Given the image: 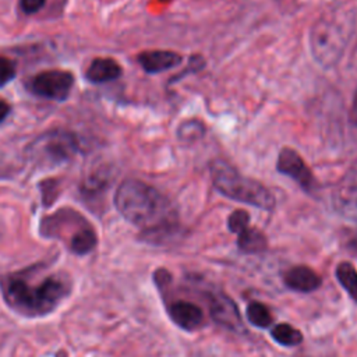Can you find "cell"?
Returning a JSON list of instances; mask_svg holds the SVG:
<instances>
[{"instance_id":"1","label":"cell","mask_w":357,"mask_h":357,"mask_svg":"<svg viewBox=\"0 0 357 357\" xmlns=\"http://www.w3.org/2000/svg\"><path fill=\"white\" fill-rule=\"evenodd\" d=\"M114 205L149 241H160L176 231L177 215L172 204L156 188L138 178H126L119 185Z\"/></svg>"},{"instance_id":"2","label":"cell","mask_w":357,"mask_h":357,"mask_svg":"<svg viewBox=\"0 0 357 357\" xmlns=\"http://www.w3.org/2000/svg\"><path fill=\"white\" fill-rule=\"evenodd\" d=\"M0 286L7 305L24 317H42L52 312L71 290L67 278L50 273L36 279L32 269L4 276Z\"/></svg>"},{"instance_id":"3","label":"cell","mask_w":357,"mask_h":357,"mask_svg":"<svg viewBox=\"0 0 357 357\" xmlns=\"http://www.w3.org/2000/svg\"><path fill=\"white\" fill-rule=\"evenodd\" d=\"M215 188L225 197L265 211L275 208L273 194L259 181L238 173L230 163L216 159L209 166Z\"/></svg>"},{"instance_id":"4","label":"cell","mask_w":357,"mask_h":357,"mask_svg":"<svg viewBox=\"0 0 357 357\" xmlns=\"http://www.w3.org/2000/svg\"><path fill=\"white\" fill-rule=\"evenodd\" d=\"M350 32L351 17L340 11L317 20L310 31V49L317 63L325 68L335 66L350 39Z\"/></svg>"},{"instance_id":"5","label":"cell","mask_w":357,"mask_h":357,"mask_svg":"<svg viewBox=\"0 0 357 357\" xmlns=\"http://www.w3.org/2000/svg\"><path fill=\"white\" fill-rule=\"evenodd\" d=\"M26 153L39 167H59L78 153V139L70 131L52 130L35 138L26 148Z\"/></svg>"},{"instance_id":"6","label":"cell","mask_w":357,"mask_h":357,"mask_svg":"<svg viewBox=\"0 0 357 357\" xmlns=\"http://www.w3.org/2000/svg\"><path fill=\"white\" fill-rule=\"evenodd\" d=\"M74 84V77L67 71L53 70L43 71L35 75L29 84V91L40 98L50 100H64L67 99Z\"/></svg>"},{"instance_id":"7","label":"cell","mask_w":357,"mask_h":357,"mask_svg":"<svg viewBox=\"0 0 357 357\" xmlns=\"http://www.w3.org/2000/svg\"><path fill=\"white\" fill-rule=\"evenodd\" d=\"M332 205L339 215L357 222V166L347 170L333 187Z\"/></svg>"},{"instance_id":"8","label":"cell","mask_w":357,"mask_h":357,"mask_svg":"<svg viewBox=\"0 0 357 357\" xmlns=\"http://www.w3.org/2000/svg\"><path fill=\"white\" fill-rule=\"evenodd\" d=\"M276 169L297 181L305 191L311 192L317 187V181L303 160V158L291 148H283L278 156Z\"/></svg>"},{"instance_id":"9","label":"cell","mask_w":357,"mask_h":357,"mask_svg":"<svg viewBox=\"0 0 357 357\" xmlns=\"http://www.w3.org/2000/svg\"><path fill=\"white\" fill-rule=\"evenodd\" d=\"M209 314L216 324L230 331H244V325L234 301L222 291L209 294Z\"/></svg>"},{"instance_id":"10","label":"cell","mask_w":357,"mask_h":357,"mask_svg":"<svg viewBox=\"0 0 357 357\" xmlns=\"http://www.w3.org/2000/svg\"><path fill=\"white\" fill-rule=\"evenodd\" d=\"M167 312L170 319L184 331H194L204 322L202 310L190 301H173L169 304Z\"/></svg>"},{"instance_id":"11","label":"cell","mask_w":357,"mask_h":357,"mask_svg":"<svg viewBox=\"0 0 357 357\" xmlns=\"http://www.w3.org/2000/svg\"><path fill=\"white\" fill-rule=\"evenodd\" d=\"M139 66L149 74L170 70L181 63V56L170 50H146L138 56Z\"/></svg>"},{"instance_id":"12","label":"cell","mask_w":357,"mask_h":357,"mask_svg":"<svg viewBox=\"0 0 357 357\" xmlns=\"http://www.w3.org/2000/svg\"><path fill=\"white\" fill-rule=\"evenodd\" d=\"M283 280L289 289L301 291V293L314 291L315 289H318L321 286L319 275L315 271H312L311 268L304 266V265L290 268L284 273Z\"/></svg>"},{"instance_id":"13","label":"cell","mask_w":357,"mask_h":357,"mask_svg":"<svg viewBox=\"0 0 357 357\" xmlns=\"http://www.w3.org/2000/svg\"><path fill=\"white\" fill-rule=\"evenodd\" d=\"M120 75L121 67L113 59H95L86 70V78L93 84L109 82Z\"/></svg>"},{"instance_id":"14","label":"cell","mask_w":357,"mask_h":357,"mask_svg":"<svg viewBox=\"0 0 357 357\" xmlns=\"http://www.w3.org/2000/svg\"><path fill=\"white\" fill-rule=\"evenodd\" d=\"M237 245L240 251L245 254H257L262 252L268 244L265 236L259 230L254 227H245L237 233Z\"/></svg>"},{"instance_id":"15","label":"cell","mask_w":357,"mask_h":357,"mask_svg":"<svg viewBox=\"0 0 357 357\" xmlns=\"http://www.w3.org/2000/svg\"><path fill=\"white\" fill-rule=\"evenodd\" d=\"M96 233L91 226L84 225L70 238L68 247L77 255H85L92 251L96 245Z\"/></svg>"},{"instance_id":"16","label":"cell","mask_w":357,"mask_h":357,"mask_svg":"<svg viewBox=\"0 0 357 357\" xmlns=\"http://www.w3.org/2000/svg\"><path fill=\"white\" fill-rule=\"evenodd\" d=\"M336 278L347 294L357 303V271L350 262H340L336 268Z\"/></svg>"},{"instance_id":"17","label":"cell","mask_w":357,"mask_h":357,"mask_svg":"<svg viewBox=\"0 0 357 357\" xmlns=\"http://www.w3.org/2000/svg\"><path fill=\"white\" fill-rule=\"evenodd\" d=\"M271 335L276 343H279L282 346H287V347L297 346L303 342L301 332L289 324H278L272 329Z\"/></svg>"},{"instance_id":"18","label":"cell","mask_w":357,"mask_h":357,"mask_svg":"<svg viewBox=\"0 0 357 357\" xmlns=\"http://www.w3.org/2000/svg\"><path fill=\"white\" fill-rule=\"evenodd\" d=\"M247 319L257 328H266L272 324V314L269 308L258 301H251L245 310Z\"/></svg>"},{"instance_id":"19","label":"cell","mask_w":357,"mask_h":357,"mask_svg":"<svg viewBox=\"0 0 357 357\" xmlns=\"http://www.w3.org/2000/svg\"><path fill=\"white\" fill-rule=\"evenodd\" d=\"M205 135V127L201 121L191 119L181 123L177 128V137L184 142H194L201 139Z\"/></svg>"},{"instance_id":"20","label":"cell","mask_w":357,"mask_h":357,"mask_svg":"<svg viewBox=\"0 0 357 357\" xmlns=\"http://www.w3.org/2000/svg\"><path fill=\"white\" fill-rule=\"evenodd\" d=\"M248 222H250V215L243 209H237L229 216L227 227L233 233H240L241 230L248 227Z\"/></svg>"},{"instance_id":"21","label":"cell","mask_w":357,"mask_h":357,"mask_svg":"<svg viewBox=\"0 0 357 357\" xmlns=\"http://www.w3.org/2000/svg\"><path fill=\"white\" fill-rule=\"evenodd\" d=\"M15 77V66L11 60L0 57V86H4Z\"/></svg>"},{"instance_id":"22","label":"cell","mask_w":357,"mask_h":357,"mask_svg":"<svg viewBox=\"0 0 357 357\" xmlns=\"http://www.w3.org/2000/svg\"><path fill=\"white\" fill-rule=\"evenodd\" d=\"M46 0H20V8L25 14H33L38 13L43 6Z\"/></svg>"},{"instance_id":"23","label":"cell","mask_w":357,"mask_h":357,"mask_svg":"<svg viewBox=\"0 0 357 357\" xmlns=\"http://www.w3.org/2000/svg\"><path fill=\"white\" fill-rule=\"evenodd\" d=\"M350 121L357 127V89L354 92L351 107H350Z\"/></svg>"},{"instance_id":"24","label":"cell","mask_w":357,"mask_h":357,"mask_svg":"<svg viewBox=\"0 0 357 357\" xmlns=\"http://www.w3.org/2000/svg\"><path fill=\"white\" fill-rule=\"evenodd\" d=\"M8 113H10V106H8V103L0 100V123L4 121V119L8 116Z\"/></svg>"},{"instance_id":"25","label":"cell","mask_w":357,"mask_h":357,"mask_svg":"<svg viewBox=\"0 0 357 357\" xmlns=\"http://www.w3.org/2000/svg\"><path fill=\"white\" fill-rule=\"evenodd\" d=\"M349 247L354 251H357V230L356 231H351V234L349 236V241H347Z\"/></svg>"}]
</instances>
